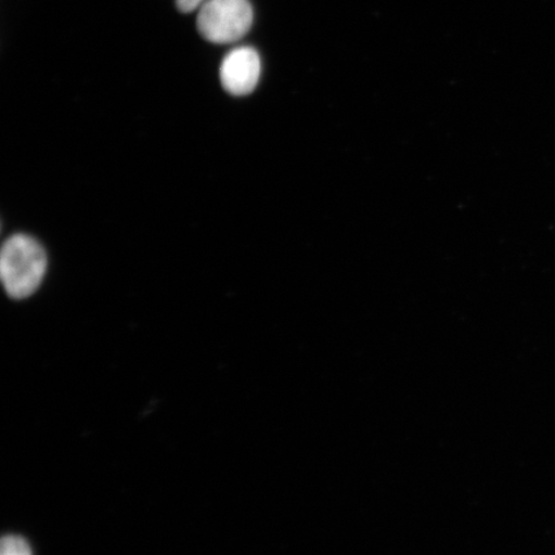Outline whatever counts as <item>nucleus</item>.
Segmentation results:
<instances>
[{
  "label": "nucleus",
  "mask_w": 555,
  "mask_h": 555,
  "mask_svg": "<svg viewBox=\"0 0 555 555\" xmlns=\"http://www.w3.org/2000/svg\"><path fill=\"white\" fill-rule=\"evenodd\" d=\"M47 254L29 235H13L4 243L0 255V275L3 286L13 298L31 296L43 281Z\"/></svg>",
  "instance_id": "obj_1"
},
{
  "label": "nucleus",
  "mask_w": 555,
  "mask_h": 555,
  "mask_svg": "<svg viewBox=\"0 0 555 555\" xmlns=\"http://www.w3.org/2000/svg\"><path fill=\"white\" fill-rule=\"evenodd\" d=\"M197 11L198 31L214 44L241 40L254 23V10L248 0H205Z\"/></svg>",
  "instance_id": "obj_2"
},
{
  "label": "nucleus",
  "mask_w": 555,
  "mask_h": 555,
  "mask_svg": "<svg viewBox=\"0 0 555 555\" xmlns=\"http://www.w3.org/2000/svg\"><path fill=\"white\" fill-rule=\"evenodd\" d=\"M261 74L259 53L249 47L235 48L225 55L220 80L228 93L246 95L254 92Z\"/></svg>",
  "instance_id": "obj_3"
},
{
  "label": "nucleus",
  "mask_w": 555,
  "mask_h": 555,
  "mask_svg": "<svg viewBox=\"0 0 555 555\" xmlns=\"http://www.w3.org/2000/svg\"><path fill=\"white\" fill-rule=\"evenodd\" d=\"M204 2L205 0H177V7L180 12L191 13L197 11Z\"/></svg>",
  "instance_id": "obj_5"
},
{
  "label": "nucleus",
  "mask_w": 555,
  "mask_h": 555,
  "mask_svg": "<svg viewBox=\"0 0 555 555\" xmlns=\"http://www.w3.org/2000/svg\"><path fill=\"white\" fill-rule=\"evenodd\" d=\"M0 555H33L31 547L27 541L20 537H4Z\"/></svg>",
  "instance_id": "obj_4"
}]
</instances>
